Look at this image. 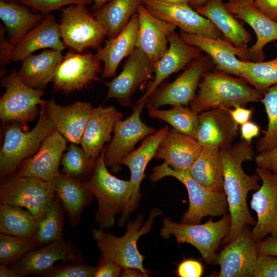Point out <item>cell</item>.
Returning <instances> with one entry per match:
<instances>
[{
	"label": "cell",
	"instance_id": "obj_1",
	"mask_svg": "<svg viewBox=\"0 0 277 277\" xmlns=\"http://www.w3.org/2000/svg\"><path fill=\"white\" fill-rule=\"evenodd\" d=\"M224 175V191L226 195L231 227L224 244L233 241L246 226L254 225L256 222L250 213L247 197L250 191L257 190L260 185V176L245 173L242 164L251 161L254 152L251 143L244 140L231 147L220 151Z\"/></svg>",
	"mask_w": 277,
	"mask_h": 277
},
{
	"label": "cell",
	"instance_id": "obj_2",
	"mask_svg": "<svg viewBox=\"0 0 277 277\" xmlns=\"http://www.w3.org/2000/svg\"><path fill=\"white\" fill-rule=\"evenodd\" d=\"M197 93L189 104L199 114L220 108L244 106L261 102L263 92L253 88L243 79L215 68L206 73L199 85Z\"/></svg>",
	"mask_w": 277,
	"mask_h": 277
},
{
	"label": "cell",
	"instance_id": "obj_3",
	"mask_svg": "<svg viewBox=\"0 0 277 277\" xmlns=\"http://www.w3.org/2000/svg\"><path fill=\"white\" fill-rule=\"evenodd\" d=\"M105 146L96 159L89 180L82 182L84 186L95 196L98 202L95 219L102 229L113 227L115 216L126 207L130 193V180H124L112 175L104 161Z\"/></svg>",
	"mask_w": 277,
	"mask_h": 277
},
{
	"label": "cell",
	"instance_id": "obj_4",
	"mask_svg": "<svg viewBox=\"0 0 277 277\" xmlns=\"http://www.w3.org/2000/svg\"><path fill=\"white\" fill-rule=\"evenodd\" d=\"M56 130V126L46 114L44 106H41L36 125L30 131L23 130L16 124L8 126L0 151L1 180L13 175L23 161L36 153L45 138Z\"/></svg>",
	"mask_w": 277,
	"mask_h": 277
},
{
	"label": "cell",
	"instance_id": "obj_5",
	"mask_svg": "<svg viewBox=\"0 0 277 277\" xmlns=\"http://www.w3.org/2000/svg\"><path fill=\"white\" fill-rule=\"evenodd\" d=\"M161 214L159 209H153L144 225L143 215L138 214L134 221L128 223L126 233L121 237L101 228L92 229V237L103 255L113 260L123 269H137L147 276L149 271L144 267V256L139 252L137 242L142 235L150 231L155 219Z\"/></svg>",
	"mask_w": 277,
	"mask_h": 277
},
{
	"label": "cell",
	"instance_id": "obj_6",
	"mask_svg": "<svg viewBox=\"0 0 277 277\" xmlns=\"http://www.w3.org/2000/svg\"><path fill=\"white\" fill-rule=\"evenodd\" d=\"M167 176L175 177L186 187L189 196V207L182 222L185 224H199L206 216H221L228 209L224 191H217L201 185L188 171L175 170L166 163L153 167L150 179L156 182Z\"/></svg>",
	"mask_w": 277,
	"mask_h": 277
},
{
	"label": "cell",
	"instance_id": "obj_7",
	"mask_svg": "<svg viewBox=\"0 0 277 277\" xmlns=\"http://www.w3.org/2000/svg\"><path fill=\"white\" fill-rule=\"evenodd\" d=\"M163 224L160 235L163 239L173 235L177 243L191 244L197 249L205 262L210 264L215 259L221 241L229 233L231 217L230 214L225 213L217 221L210 219L202 224L177 223L166 217Z\"/></svg>",
	"mask_w": 277,
	"mask_h": 277
},
{
	"label": "cell",
	"instance_id": "obj_8",
	"mask_svg": "<svg viewBox=\"0 0 277 277\" xmlns=\"http://www.w3.org/2000/svg\"><path fill=\"white\" fill-rule=\"evenodd\" d=\"M215 68L207 55H202L191 62L173 82L162 84L148 98L145 107L159 109L165 105L187 106L196 95L204 75Z\"/></svg>",
	"mask_w": 277,
	"mask_h": 277
},
{
	"label": "cell",
	"instance_id": "obj_9",
	"mask_svg": "<svg viewBox=\"0 0 277 277\" xmlns=\"http://www.w3.org/2000/svg\"><path fill=\"white\" fill-rule=\"evenodd\" d=\"M55 194L53 181L13 174L0 186V203L25 208L39 222Z\"/></svg>",
	"mask_w": 277,
	"mask_h": 277
},
{
	"label": "cell",
	"instance_id": "obj_10",
	"mask_svg": "<svg viewBox=\"0 0 277 277\" xmlns=\"http://www.w3.org/2000/svg\"><path fill=\"white\" fill-rule=\"evenodd\" d=\"M61 10L58 25L61 38L66 46L78 52L90 47H101L107 35L106 30L89 12L86 5H71Z\"/></svg>",
	"mask_w": 277,
	"mask_h": 277
},
{
	"label": "cell",
	"instance_id": "obj_11",
	"mask_svg": "<svg viewBox=\"0 0 277 277\" xmlns=\"http://www.w3.org/2000/svg\"><path fill=\"white\" fill-rule=\"evenodd\" d=\"M2 85L6 88L0 100V118L3 123L15 121L26 126L36 116L37 106H44L48 102L41 98L46 92L24 84L15 69L3 79Z\"/></svg>",
	"mask_w": 277,
	"mask_h": 277
},
{
	"label": "cell",
	"instance_id": "obj_12",
	"mask_svg": "<svg viewBox=\"0 0 277 277\" xmlns=\"http://www.w3.org/2000/svg\"><path fill=\"white\" fill-rule=\"evenodd\" d=\"M145 106V104H135L132 114L115 124L113 136L104 154L106 166L114 173L121 170L120 161L134 150L138 142L157 131L142 121L141 114Z\"/></svg>",
	"mask_w": 277,
	"mask_h": 277
},
{
	"label": "cell",
	"instance_id": "obj_13",
	"mask_svg": "<svg viewBox=\"0 0 277 277\" xmlns=\"http://www.w3.org/2000/svg\"><path fill=\"white\" fill-rule=\"evenodd\" d=\"M76 52L70 50L63 56L52 80L55 89L66 94L87 88L98 80L102 70L96 54Z\"/></svg>",
	"mask_w": 277,
	"mask_h": 277
},
{
	"label": "cell",
	"instance_id": "obj_14",
	"mask_svg": "<svg viewBox=\"0 0 277 277\" xmlns=\"http://www.w3.org/2000/svg\"><path fill=\"white\" fill-rule=\"evenodd\" d=\"M153 73L154 64L135 48L125 62L121 72L105 83L108 88L106 100L115 98L121 106H130L133 94L140 85L153 78Z\"/></svg>",
	"mask_w": 277,
	"mask_h": 277
},
{
	"label": "cell",
	"instance_id": "obj_15",
	"mask_svg": "<svg viewBox=\"0 0 277 277\" xmlns=\"http://www.w3.org/2000/svg\"><path fill=\"white\" fill-rule=\"evenodd\" d=\"M255 172L262 181L250 202L251 209L257 215L258 220L251 230L256 243L277 231V172L258 167Z\"/></svg>",
	"mask_w": 277,
	"mask_h": 277
},
{
	"label": "cell",
	"instance_id": "obj_16",
	"mask_svg": "<svg viewBox=\"0 0 277 277\" xmlns=\"http://www.w3.org/2000/svg\"><path fill=\"white\" fill-rule=\"evenodd\" d=\"M259 254L251 230L246 226L215 258L220 267L217 277L253 276Z\"/></svg>",
	"mask_w": 277,
	"mask_h": 277
},
{
	"label": "cell",
	"instance_id": "obj_17",
	"mask_svg": "<svg viewBox=\"0 0 277 277\" xmlns=\"http://www.w3.org/2000/svg\"><path fill=\"white\" fill-rule=\"evenodd\" d=\"M169 127L166 125L145 138L137 149H134L121 161L130 171L131 188L128 204L121 213L119 225L122 226L130 214L138 204L141 194V184L146 176L145 171L149 162L155 157L157 149L167 134Z\"/></svg>",
	"mask_w": 277,
	"mask_h": 277
},
{
	"label": "cell",
	"instance_id": "obj_18",
	"mask_svg": "<svg viewBox=\"0 0 277 277\" xmlns=\"http://www.w3.org/2000/svg\"><path fill=\"white\" fill-rule=\"evenodd\" d=\"M142 3L153 15L172 24L181 31L211 38L223 37L210 20L190 5H170L158 0H142Z\"/></svg>",
	"mask_w": 277,
	"mask_h": 277
},
{
	"label": "cell",
	"instance_id": "obj_19",
	"mask_svg": "<svg viewBox=\"0 0 277 277\" xmlns=\"http://www.w3.org/2000/svg\"><path fill=\"white\" fill-rule=\"evenodd\" d=\"M82 260V254L74 244L62 239L30 251L11 268L21 276L36 275L53 267L57 261L81 263Z\"/></svg>",
	"mask_w": 277,
	"mask_h": 277
},
{
	"label": "cell",
	"instance_id": "obj_20",
	"mask_svg": "<svg viewBox=\"0 0 277 277\" xmlns=\"http://www.w3.org/2000/svg\"><path fill=\"white\" fill-rule=\"evenodd\" d=\"M168 39V49L154 65V76L136 104L146 105L148 98L165 80L185 68L191 62L203 55V51L200 49L187 44L175 31L169 33Z\"/></svg>",
	"mask_w": 277,
	"mask_h": 277
},
{
	"label": "cell",
	"instance_id": "obj_21",
	"mask_svg": "<svg viewBox=\"0 0 277 277\" xmlns=\"http://www.w3.org/2000/svg\"><path fill=\"white\" fill-rule=\"evenodd\" d=\"M66 149V140L56 130L45 138L36 154L26 159L14 174L52 181L61 174L59 167Z\"/></svg>",
	"mask_w": 277,
	"mask_h": 277
},
{
	"label": "cell",
	"instance_id": "obj_22",
	"mask_svg": "<svg viewBox=\"0 0 277 277\" xmlns=\"http://www.w3.org/2000/svg\"><path fill=\"white\" fill-rule=\"evenodd\" d=\"M137 13L139 27L135 48L142 51L154 65L167 52L168 36L176 27L153 15L142 4Z\"/></svg>",
	"mask_w": 277,
	"mask_h": 277
},
{
	"label": "cell",
	"instance_id": "obj_23",
	"mask_svg": "<svg viewBox=\"0 0 277 277\" xmlns=\"http://www.w3.org/2000/svg\"><path fill=\"white\" fill-rule=\"evenodd\" d=\"M199 125L195 138L203 147L220 151L231 147L238 135L237 125L225 108L199 114Z\"/></svg>",
	"mask_w": 277,
	"mask_h": 277
},
{
	"label": "cell",
	"instance_id": "obj_24",
	"mask_svg": "<svg viewBox=\"0 0 277 277\" xmlns=\"http://www.w3.org/2000/svg\"><path fill=\"white\" fill-rule=\"evenodd\" d=\"M180 35L187 44L199 48L208 55L216 69L241 77L242 60H247V49H238L223 37L211 38L182 31Z\"/></svg>",
	"mask_w": 277,
	"mask_h": 277
},
{
	"label": "cell",
	"instance_id": "obj_25",
	"mask_svg": "<svg viewBox=\"0 0 277 277\" xmlns=\"http://www.w3.org/2000/svg\"><path fill=\"white\" fill-rule=\"evenodd\" d=\"M124 116L112 105L93 108L80 142L88 157L96 160L105 144L111 141L115 123Z\"/></svg>",
	"mask_w": 277,
	"mask_h": 277
},
{
	"label": "cell",
	"instance_id": "obj_26",
	"mask_svg": "<svg viewBox=\"0 0 277 277\" xmlns=\"http://www.w3.org/2000/svg\"><path fill=\"white\" fill-rule=\"evenodd\" d=\"M44 107L56 130L69 142L80 144L93 109L91 104L77 101L68 105H60L51 99Z\"/></svg>",
	"mask_w": 277,
	"mask_h": 277
},
{
	"label": "cell",
	"instance_id": "obj_27",
	"mask_svg": "<svg viewBox=\"0 0 277 277\" xmlns=\"http://www.w3.org/2000/svg\"><path fill=\"white\" fill-rule=\"evenodd\" d=\"M225 4L230 13L248 24L256 34L255 43L247 49V61H263L265 57V46L277 40V21L268 17L253 4L233 5L227 3Z\"/></svg>",
	"mask_w": 277,
	"mask_h": 277
},
{
	"label": "cell",
	"instance_id": "obj_28",
	"mask_svg": "<svg viewBox=\"0 0 277 277\" xmlns=\"http://www.w3.org/2000/svg\"><path fill=\"white\" fill-rule=\"evenodd\" d=\"M203 146L193 137L169 129L160 144L155 157L172 168L188 171L199 156Z\"/></svg>",
	"mask_w": 277,
	"mask_h": 277
},
{
	"label": "cell",
	"instance_id": "obj_29",
	"mask_svg": "<svg viewBox=\"0 0 277 277\" xmlns=\"http://www.w3.org/2000/svg\"><path fill=\"white\" fill-rule=\"evenodd\" d=\"M138 27V16L136 13L116 36L106 41L104 46L97 49L96 55L104 63L102 77H114L122 60L135 48Z\"/></svg>",
	"mask_w": 277,
	"mask_h": 277
},
{
	"label": "cell",
	"instance_id": "obj_30",
	"mask_svg": "<svg viewBox=\"0 0 277 277\" xmlns=\"http://www.w3.org/2000/svg\"><path fill=\"white\" fill-rule=\"evenodd\" d=\"M61 38L58 24L54 16L49 14L15 46L12 60L15 62L23 61L34 51L41 49L50 48L62 51L66 46Z\"/></svg>",
	"mask_w": 277,
	"mask_h": 277
},
{
	"label": "cell",
	"instance_id": "obj_31",
	"mask_svg": "<svg viewBox=\"0 0 277 277\" xmlns=\"http://www.w3.org/2000/svg\"><path fill=\"white\" fill-rule=\"evenodd\" d=\"M195 9L214 24L223 38L238 49H247V44L251 39L250 33L228 11L223 0H208Z\"/></svg>",
	"mask_w": 277,
	"mask_h": 277
},
{
	"label": "cell",
	"instance_id": "obj_32",
	"mask_svg": "<svg viewBox=\"0 0 277 277\" xmlns=\"http://www.w3.org/2000/svg\"><path fill=\"white\" fill-rule=\"evenodd\" d=\"M63 57L61 51L52 49L38 54H31L22 61L17 76L29 87L43 90L52 82Z\"/></svg>",
	"mask_w": 277,
	"mask_h": 277
},
{
	"label": "cell",
	"instance_id": "obj_33",
	"mask_svg": "<svg viewBox=\"0 0 277 277\" xmlns=\"http://www.w3.org/2000/svg\"><path fill=\"white\" fill-rule=\"evenodd\" d=\"M55 194L59 197L71 226L78 225L84 208L89 204L93 194L78 180L61 173L53 181Z\"/></svg>",
	"mask_w": 277,
	"mask_h": 277
},
{
	"label": "cell",
	"instance_id": "obj_34",
	"mask_svg": "<svg viewBox=\"0 0 277 277\" xmlns=\"http://www.w3.org/2000/svg\"><path fill=\"white\" fill-rule=\"evenodd\" d=\"M29 7L17 1L0 0V18L8 33V41L15 46L42 19V15L32 13Z\"/></svg>",
	"mask_w": 277,
	"mask_h": 277
},
{
	"label": "cell",
	"instance_id": "obj_35",
	"mask_svg": "<svg viewBox=\"0 0 277 277\" xmlns=\"http://www.w3.org/2000/svg\"><path fill=\"white\" fill-rule=\"evenodd\" d=\"M188 171L204 187L214 191H224L223 166L218 149L203 147L199 156Z\"/></svg>",
	"mask_w": 277,
	"mask_h": 277
},
{
	"label": "cell",
	"instance_id": "obj_36",
	"mask_svg": "<svg viewBox=\"0 0 277 277\" xmlns=\"http://www.w3.org/2000/svg\"><path fill=\"white\" fill-rule=\"evenodd\" d=\"M142 0H109L94 10L95 17L107 32L108 39L116 36L137 13Z\"/></svg>",
	"mask_w": 277,
	"mask_h": 277
},
{
	"label": "cell",
	"instance_id": "obj_37",
	"mask_svg": "<svg viewBox=\"0 0 277 277\" xmlns=\"http://www.w3.org/2000/svg\"><path fill=\"white\" fill-rule=\"evenodd\" d=\"M38 225L39 222L28 209L1 203V233L35 238Z\"/></svg>",
	"mask_w": 277,
	"mask_h": 277
},
{
	"label": "cell",
	"instance_id": "obj_38",
	"mask_svg": "<svg viewBox=\"0 0 277 277\" xmlns=\"http://www.w3.org/2000/svg\"><path fill=\"white\" fill-rule=\"evenodd\" d=\"M150 117L168 123L172 128L195 138L199 125V114L187 106L178 105L169 110L150 109Z\"/></svg>",
	"mask_w": 277,
	"mask_h": 277
},
{
	"label": "cell",
	"instance_id": "obj_39",
	"mask_svg": "<svg viewBox=\"0 0 277 277\" xmlns=\"http://www.w3.org/2000/svg\"><path fill=\"white\" fill-rule=\"evenodd\" d=\"M65 213L59 197L55 194L44 216L39 222L35 239L41 246L63 239Z\"/></svg>",
	"mask_w": 277,
	"mask_h": 277
},
{
	"label": "cell",
	"instance_id": "obj_40",
	"mask_svg": "<svg viewBox=\"0 0 277 277\" xmlns=\"http://www.w3.org/2000/svg\"><path fill=\"white\" fill-rule=\"evenodd\" d=\"M242 63L241 78L254 88L264 92L277 84V57L267 62L242 60Z\"/></svg>",
	"mask_w": 277,
	"mask_h": 277
},
{
	"label": "cell",
	"instance_id": "obj_41",
	"mask_svg": "<svg viewBox=\"0 0 277 277\" xmlns=\"http://www.w3.org/2000/svg\"><path fill=\"white\" fill-rule=\"evenodd\" d=\"M268 118L264 135L256 143V150L261 152L272 149L277 145V84L267 89L261 100Z\"/></svg>",
	"mask_w": 277,
	"mask_h": 277
},
{
	"label": "cell",
	"instance_id": "obj_42",
	"mask_svg": "<svg viewBox=\"0 0 277 277\" xmlns=\"http://www.w3.org/2000/svg\"><path fill=\"white\" fill-rule=\"evenodd\" d=\"M41 246L35 238L1 233L0 263L12 266L29 252Z\"/></svg>",
	"mask_w": 277,
	"mask_h": 277
},
{
	"label": "cell",
	"instance_id": "obj_43",
	"mask_svg": "<svg viewBox=\"0 0 277 277\" xmlns=\"http://www.w3.org/2000/svg\"><path fill=\"white\" fill-rule=\"evenodd\" d=\"M96 161L88 157L82 148L71 143L63 155L61 164L66 174L78 179L94 168Z\"/></svg>",
	"mask_w": 277,
	"mask_h": 277
},
{
	"label": "cell",
	"instance_id": "obj_44",
	"mask_svg": "<svg viewBox=\"0 0 277 277\" xmlns=\"http://www.w3.org/2000/svg\"><path fill=\"white\" fill-rule=\"evenodd\" d=\"M95 272V267L81 263H72L54 266L36 275L45 277H93Z\"/></svg>",
	"mask_w": 277,
	"mask_h": 277
},
{
	"label": "cell",
	"instance_id": "obj_45",
	"mask_svg": "<svg viewBox=\"0 0 277 277\" xmlns=\"http://www.w3.org/2000/svg\"><path fill=\"white\" fill-rule=\"evenodd\" d=\"M19 2L43 13H48L61 10L65 6L90 4L93 3V0H19Z\"/></svg>",
	"mask_w": 277,
	"mask_h": 277
},
{
	"label": "cell",
	"instance_id": "obj_46",
	"mask_svg": "<svg viewBox=\"0 0 277 277\" xmlns=\"http://www.w3.org/2000/svg\"><path fill=\"white\" fill-rule=\"evenodd\" d=\"M253 277H277V256L259 255Z\"/></svg>",
	"mask_w": 277,
	"mask_h": 277
},
{
	"label": "cell",
	"instance_id": "obj_47",
	"mask_svg": "<svg viewBox=\"0 0 277 277\" xmlns=\"http://www.w3.org/2000/svg\"><path fill=\"white\" fill-rule=\"evenodd\" d=\"M122 267L112 259L103 254L95 267L94 277H117L121 276Z\"/></svg>",
	"mask_w": 277,
	"mask_h": 277
},
{
	"label": "cell",
	"instance_id": "obj_48",
	"mask_svg": "<svg viewBox=\"0 0 277 277\" xmlns=\"http://www.w3.org/2000/svg\"><path fill=\"white\" fill-rule=\"evenodd\" d=\"M202 264L193 259H185L178 265L176 274L180 277H200L203 273Z\"/></svg>",
	"mask_w": 277,
	"mask_h": 277
},
{
	"label": "cell",
	"instance_id": "obj_49",
	"mask_svg": "<svg viewBox=\"0 0 277 277\" xmlns=\"http://www.w3.org/2000/svg\"><path fill=\"white\" fill-rule=\"evenodd\" d=\"M258 167L277 172V145L271 150L259 152L255 157Z\"/></svg>",
	"mask_w": 277,
	"mask_h": 277
},
{
	"label": "cell",
	"instance_id": "obj_50",
	"mask_svg": "<svg viewBox=\"0 0 277 277\" xmlns=\"http://www.w3.org/2000/svg\"><path fill=\"white\" fill-rule=\"evenodd\" d=\"M5 28L0 25V62L1 65L9 63L12 60V55L15 46L10 44L4 36Z\"/></svg>",
	"mask_w": 277,
	"mask_h": 277
},
{
	"label": "cell",
	"instance_id": "obj_51",
	"mask_svg": "<svg viewBox=\"0 0 277 277\" xmlns=\"http://www.w3.org/2000/svg\"><path fill=\"white\" fill-rule=\"evenodd\" d=\"M259 255L277 256V237L270 236L256 243Z\"/></svg>",
	"mask_w": 277,
	"mask_h": 277
},
{
	"label": "cell",
	"instance_id": "obj_52",
	"mask_svg": "<svg viewBox=\"0 0 277 277\" xmlns=\"http://www.w3.org/2000/svg\"><path fill=\"white\" fill-rule=\"evenodd\" d=\"M232 109L225 108L237 125H241L251 118L253 112L252 109L246 108L241 105H236Z\"/></svg>",
	"mask_w": 277,
	"mask_h": 277
},
{
	"label": "cell",
	"instance_id": "obj_53",
	"mask_svg": "<svg viewBox=\"0 0 277 277\" xmlns=\"http://www.w3.org/2000/svg\"><path fill=\"white\" fill-rule=\"evenodd\" d=\"M253 4L268 17L277 21V0H254Z\"/></svg>",
	"mask_w": 277,
	"mask_h": 277
},
{
	"label": "cell",
	"instance_id": "obj_54",
	"mask_svg": "<svg viewBox=\"0 0 277 277\" xmlns=\"http://www.w3.org/2000/svg\"><path fill=\"white\" fill-rule=\"evenodd\" d=\"M260 132V128L254 122L249 121L241 125V140L248 143H251L252 139L259 136Z\"/></svg>",
	"mask_w": 277,
	"mask_h": 277
},
{
	"label": "cell",
	"instance_id": "obj_55",
	"mask_svg": "<svg viewBox=\"0 0 277 277\" xmlns=\"http://www.w3.org/2000/svg\"><path fill=\"white\" fill-rule=\"evenodd\" d=\"M0 276L1 277H21L16 272L11 268L8 267V266L5 264H0Z\"/></svg>",
	"mask_w": 277,
	"mask_h": 277
},
{
	"label": "cell",
	"instance_id": "obj_56",
	"mask_svg": "<svg viewBox=\"0 0 277 277\" xmlns=\"http://www.w3.org/2000/svg\"><path fill=\"white\" fill-rule=\"evenodd\" d=\"M121 276H146L140 270L135 268H124Z\"/></svg>",
	"mask_w": 277,
	"mask_h": 277
},
{
	"label": "cell",
	"instance_id": "obj_57",
	"mask_svg": "<svg viewBox=\"0 0 277 277\" xmlns=\"http://www.w3.org/2000/svg\"><path fill=\"white\" fill-rule=\"evenodd\" d=\"M163 3L174 5H190V0H158Z\"/></svg>",
	"mask_w": 277,
	"mask_h": 277
},
{
	"label": "cell",
	"instance_id": "obj_58",
	"mask_svg": "<svg viewBox=\"0 0 277 277\" xmlns=\"http://www.w3.org/2000/svg\"><path fill=\"white\" fill-rule=\"evenodd\" d=\"M254 0H229L228 4L233 5H242L253 4Z\"/></svg>",
	"mask_w": 277,
	"mask_h": 277
},
{
	"label": "cell",
	"instance_id": "obj_59",
	"mask_svg": "<svg viewBox=\"0 0 277 277\" xmlns=\"http://www.w3.org/2000/svg\"><path fill=\"white\" fill-rule=\"evenodd\" d=\"M109 0H93V10H97L105 5Z\"/></svg>",
	"mask_w": 277,
	"mask_h": 277
},
{
	"label": "cell",
	"instance_id": "obj_60",
	"mask_svg": "<svg viewBox=\"0 0 277 277\" xmlns=\"http://www.w3.org/2000/svg\"><path fill=\"white\" fill-rule=\"evenodd\" d=\"M208 0H190V6L193 8H197L204 4H205Z\"/></svg>",
	"mask_w": 277,
	"mask_h": 277
},
{
	"label": "cell",
	"instance_id": "obj_61",
	"mask_svg": "<svg viewBox=\"0 0 277 277\" xmlns=\"http://www.w3.org/2000/svg\"><path fill=\"white\" fill-rule=\"evenodd\" d=\"M271 236L277 237V231L271 235Z\"/></svg>",
	"mask_w": 277,
	"mask_h": 277
},
{
	"label": "cell",
	"instance_id": "obj_62",
	"mask_svg": "<svg viewBox=\"0 0 277 277\" xmlns=\"http://www.w3.org/2000/svg\"><path fill=\"white\" fill-rule=\"evenodd\" d=\"M5 2L19 1V0H2Z\"/></svg>",
	"mask_w": 277,
	"mask_h": 277
}]
</instances>
